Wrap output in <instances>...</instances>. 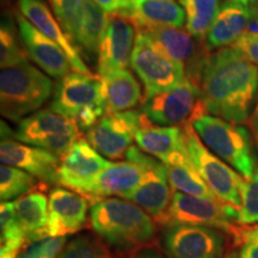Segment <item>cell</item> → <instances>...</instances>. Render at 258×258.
Returning <instances> with one entry per match:
<instances>
[{
    "label": "cell",
    "instance_id": "7",
    "mask_svg": "<svg viewBox=\"0 0 258 258\" xmlns=\"http://www.w3.org/2000/svg\"><path fill=\"white\" fill-rule=\"evenodd\" d=\"M238 209L219 200L198 198L172 191L169 209L158 225H201L219 228L233 237L238 244L241 228L237 222Z\"/></svg>",
    "mask_w": 258,
    "mask_h": 258
},
{
    "label": "cell",
    "instance_id": "26",
    "mask_svg": "<svg viewBox=\"0 0 258 258\" xmlns=\"http://www.w3.org/2000/svg\"><path fill=\"white\" fill-rule=\"evenodd\" d=\"M106 115L132 110L141 102V86L128 70L115 71L101 77Z\"/></svg>",
    "mask_w": 258,
    "mask_h": 258
},
{
    "label": "cell",
    "instance_id": "38",
    "mask_svg": "<svg viewBox=\"0 0 258 258\" xmlns=\"http://www.w3.org/2000/svg\"><path fill=\"white\" fill-rule=\"evenodd\" d=\"M253 241H258V225L253 226V227H245L241 228L239 240L238 244H247V243H253Z\"/></svg>",
    "mask_w": 258,
    "mask_h": 258
},
{
    "label": "cell",
    "instance_id": "20",
    "mask_svg": "<svg viewBox=\"0 0 258 258\" xmlns=\"http://www.w3.org/2000/svg\"><path fill=\"white\" fill-rule=\"evenodd\" d=\"M18 8L21 14L34 27H36L42 34L56 42L62 48L69 56L72 70L76 72L91 74V71L84 62L78 49L74 47V44L71 42L59 21L56 19L55 15L51 14L50 9L43 0H18Z\"/></svg>",
    "mask_w": 258,
    "mask_h": 258
},
{
    "label": "cell",
    "instance_id": "29",
    "mask_svg": "<svg viewBox=\"0 0 258 258\" xmlns=\"http://www.w3.org/2000/svg\"><path fill=\"white\" fill-rule=\"evenodd\" d=\"M185 12V28L194 37L206 41L220 11V0H179Z\"/></svg>",
    "mask_w": 258,
    "mask_h": 258
},
{
    "label": "cell",
    "instance_id": "14",
    "mask_svg": "<svg viewBox=\"0 0 258 258\" xmlns=\"http://www.w3.org/2000/svg\"><path fill=\"white\" fill-rule=\"evenodd\" d=\"M144 32L171 60L182 66L186 78L201 89L203 69L211 55L206 41L198 40L182 28H157Z\"/></svg>",
    "mask_w": 258,
    "mask_h": 258
},
{
    "label": "cell",
    "instance_id": "11",
    "mask_svg": "<svg viewBox=\"0 0 258 258\" xmlns=\"http://www.w3.org/2000/svg\"><path fill=\"white\" fill-rule=\"evenodd\" d=\"M125 158L143 169L140 184L125 200L143 208L158 224L169 209L173 191L166 167L159 159L135 146L129 148Z\"/></svg>",
    "mask_w": 258,
    "mask_h": 258
},
{
    "label": "cell",
    "instance_id": "10",
    "mask_svg": "<svg viewBox=\"0 0 258 258\" xmlns=\"http://www.w3.org/2000/svg\"><path fill=\"white\" fill-rule=\"evenodd\" d=\"M140 111L152 124L166 127H183L207 112L202 103L201 89L186 77L175 88L144 101Z\"/></svg>",
    "mask_w": 258,
    "mask_h": 258
},
{
    "label": "cell",
    "instance_id": "18",
    "mask_svg": "<svg viewBox=\"0 0 258 258\" xmlns=\"http://www.w3.org/2000/svg\"><path fill=\"white\" fill-rule=\"evenodd\" d=\"M0 160L4 165L27 171L44 185L57 184L60 157L49 151L23 144L9 135L3 137L0 144Z\"/></svg>",
    "mask_w": 258,
    "mask_h": 258
},
{
    "label": "cell",
    "instance_id": "28",
    "mask_svg": "<svg viewBox=\"0 0 258 258\" xmlns=\"http://www.w3.org/2000/svg\"><path fill=\"white\" fill-rule=\"evenodd\" d=\"M27 246V238L16 217L15 205L12 202H2V206H0V258H17Z\"/></svg>",
    "mask_w": 258,
    "mask_h": 258
},
{
    "label": "cell",
    "instance_id": "6",
    "mask_svg": "<svg viewBox=\"0 0 258 258\" xmlns=\"http://www.w3.org/2000/svg\"><path fill=\"white\" fill-rule=\"evenodd\" d=\"M189 157L200 176L221 202L240 209L246 179L202 143L191 123L183 125Z\"/></svg>",
    "mask_w": 258,
    "mask_h": 258
},
{
    "label": "cell",
    "instance_id": "42",
    "mask_svg": "<svg viewBox=\"0 0 258 258\" xmlns=\"http://www.w3.org/2000/svg\"><path fill=\"white\" fill-rule=\"evenodd\" d=\"M251 19L254 22L258 25V11H251Z\"/></svg>",
    "mask_w": 258,
    "mask_h": 258
},
{
    "label": "cell",
    "instance_id": "12",
    "mask_svg": "<svg viewBox=\"0 0 258 258\" xmlns=\"http://www.w3.org/2000/svg\"><path fill=\"white\" fill-rule=\"evenodd\" d=\"M152 124L140 110L105 115L86 132V140L106 159L125 158L140 128Z\"/></svg>",
    "mask_w": 258,
    "mask_h": 258
},
{
    "label": "cell",
    "instance_id": "15",
    "mask_svg": "<svg viewBox=\"0 0 258 258\" xmlns=\"http://www.w3.org/2000/svg\"><path fill=\"white\" fill-rule=\"evenodd\" d=\"M109 164L86 138H80L60 158L57 185L86 196L93 180Z\"/></svg>",
    "mask_w": 258,
    "mask_h": 258
},
{
    "label": "cell",
    "instance_id": "30",
    "mask_svg": "<svg viewBox=\"0 0 258 258\" xmlns=\"http://www.w3.org/2000/svg\"><path fill=\"white\" fill-rule=\"evenodd\" d=\"M54 15L76 47L79 32L88 16L90 0H48Z\"/></svg>",
    "mask_w": 258,
    "mask_h": 258
},
{
    "label": "cell",
    "instance_id": "9",
    "mask_svg": "<svg viewBox=\"0 0 258 258\" xmlns=\"http://www.w3.org/2000/svg\"><path fill=\"white\" fill-rule=\"evenodd\" d=\"M12 138L23 144L36 146L62 157L82 138L80 127L74 118L43 109L19 122Z\"/></svg>",
    "mask_w": 258,
    "mask_h": 258
},
{
    "label": "cell",
    "instance_id": "27",
    "mask_svg": "<svg viewBox=\"0 0 258 258\" xmlns=\"http://www.w3.org/2000/svg\"><path fill=\"white\" fill-rule=\"evenodd\" d=\"M135 143L140 150L160 161L166 159L171 154L186 148L183 127L146 125L138 131Z\"/></svg>",
    "mask_w": 258,
    "mask_h": 258
},
{
    "label": "cell",
    "instance_id": "3",
    "mask_svg": "<svg viewBox=\"0 0 258 258\" xmlns=\"http://www.w3.org/2000/svg\"><path fill=\"white\" fill-rule=\"evenodd\" d=\"M53 92L51 79L30 62L2 69L0 111L10 121L21 122L38 111Z\"/></svg>",
    "mask_w": 258,
    "mask_h": 258
},
{
    "label": "cell",
    "instance_id": "25",
    "mask_svg": "<svg viewBox=\"0 0 258 258\" xmlns=\"http://www.w3.org/2000/svg\"><path fill=\"white\" fill-rule=\"evenodd\" d=\"M16 217L23 230L28 245L48 237V198L36 190L23 195L14 202Z\"/></svg>",
    "mask_w": 258,
    "mask_h": 258
},
{
    "label": "cell",
    "instance_id": "40",
    "mask_svg": "<svg viewBox=\"0 0 258 258\" xmlns=\"http://www.w3.org/2000/svg\"><path fill=\"white\" fill-rule=\"evenodd\" d=\"M239 256L240 258H258V241L244 244Z\"/></svg>",
    "mask_w": 258,
    "mask_h": 258
},
{
    "label": "cell",
    "instance_id": "37",
    "mask_svg": "<svg viewBox=\"0 0 258 258\" xmlns=\"http://www.w3.org/2000/svg\"><path fill=\"white\" fill-rule=\"evenodd\" d=\"M106 14L129 15L132 11L131 0H92Z\"/></svg>",
    "mask_w": 258,
    "mask_h": 258
},
{
    "label": "cell",
    "instance_id": "13",
    "mask_svg": "<svg viewBox=\"0 0 258 258\" xmlns=\"http://www.w3.org/2000/svg\"><path fill=\"white\" fill-rule=\"evenodd\" d=\"M227 233L201 225L166 226L163 235L167 258H225Z\"/></svg>",
    "mask_w": 258,
    "mask_h": 258
},
{
    "label": "cell",
    "instance_id": "35",
    "mask_svg": "<svg viewBox=\"0 0 258 258\" xmlns=\"http://www.w3.org/2000/svg\"><path fill=\"white\" fill-rule=\"evenodd\" d=\"M67 241V237H47L28 245L17 258H56Z\"/></svg>",
    "mask_w": 258,
    "mask_h": 258
},
{
    "label": "cell",
    "instance_id": "39",
    "mask_svg": "<svg viewBox=\"0 0 258 258\" xmlns=\"http://www.w3.org/2000/svg\"><path fill=\"white\" fill-rule=\"evenodd\" d=\"M131 258H167L166 254L160 252L159 250L156 249V246L147 247V249H144L139 251L135 254H133Z\"/></svg>",
    "mask_w": 258,
    "mask_h": 258
},
{
    "label": "cell",
    "instance_id": "23",
    "mask_svg": "<svg viewBox=\"0 0 258 258\" xmlns=\"http://www.w3.org/2000/svg\"><path fill=\"white\" fill-rule=\"evenodd\" d=\"M131 17L138 31L157 28H182L185 12L175 0H131Z\"/></svg>",
    "mask_w": 258,
    "mask_h": 258
},
{
    "label": "cell",
    "instance_id": "8",
    "mask_svg": "<svg viewBox=\"0 0 258 258\" xmlns=\"http://www.w3.org/2000/svg\"><path fill=\"white\" fill-rule=\"evenodd\" d=\"M131 64L144 85L143 102L175 88L185 78L182 66L171 60L144 31L137 34Z\"/></svg>",
    "mask_w": 258,
    "mask_h": 258
},
{
    "label": "cell",
    "instance_id": "16",
    "mask_svg": "<svg viewBox=\"0 0 258 258\" xmlns=\"http://www.w3.org/2000/svg\"><path fill=\"white\" fill-rule=\"evenodd\" d=\"M137 27L128 15L108 14L104 36L98 50V76L125 70L131 60Z\"/></svg>",
    "mask_w": 258,
    "mask_h": 258
},
{
    "label": "cell",
    "instance_id": "33",
    "mask_svg": "<svg viewBox=\"0 0 258 258\" xmlns=\"http://www.w3.org/2000/svg\"><path fill=\"white\" fill-rule=\"evenodd\" d=\"M21 35H17L14 25L3 22L0 29V66L2 69L29 62V53Z\"/></svg>",
    "mask_w": 258,
    "mask_h": 258
},
{
    "label": "cell",
    "instance_id": "31",
    "mask_svg": "<svg viewBox=\"0 0 258 258\" xmlns=\"http://www.w3.org/2000/svg\"><path fill=\"white\" fill-rule=\"evenodd\" d=\"M38 186L46 185L41 183L27 171L18 167L4 165L0 166V199L2 202H10L11 200L19 199L31 191H36Z\"/></svg>",
    "mask_w": 258,
    "mask_h": 258
},
{
    "label": "cell",
    "instance_id": "43",
    "mask_svg": "<svg viewBox=\"0 0 258 258\" xmlns=\"http://www.w3.org/2000/svg\"><path fill=\"white\" fill-rule=\"evenodd\" d=\"M228 258H240L239 252H232L228 254Z\"/></svg>",
    "mask_w": 258,
    "mask_h": 258
},
{
    "label": "cell",
    "instance_id": "2",
    "mask_svg": "<svg viewBox=\"0 0 258 258\" xmlns=\"http://www.w3.org/2000/svg\"><path fill=\"white\" fill-rule=\"evenodd\" d=\"M90 225L110 249L122 258L157 244V222L143 208L120 198L91 203Z\"/></svg>",
    "mask_w": 258,
    "mask_h": 258
},
{
    "label": "cell",
    "instance_id": "1",
    "mask_svg": "<svg viewBox=\"0 0 258 258\" xmlns=\"http://www.w3.org/2000/svg\"><path fill=\"white\" fill-rule=\"evenodd\" d=\"M258 90V67L235 47L209 55L201 78L206 111L232 123L249 121Z\"/></svg>",
    "mask_w": 258,
    "mask_h": 258
},
{
    "label": "cell",
    "instance_id": "44",
    "mask_svg": "<svg viewBox=\"0 0 258 258\" xmlns=\"http://www.w3.org/2000/svg\"><path fill=\"white\" fill-rule=\"evenodd\" d=\"M225 258H228V256H227V257H225Z\"/></svg>",
    "mask_w": 258,
    "mask_h": 258
},
{
    "label": "cell",
    "instance_id": "17",
    "mask_svg": "<svg viewBox=\"0 0 258 258\" xmlns=\"http://www.w3.org/2000/svg\"><path fill=\"white\" fill-rule=\"evenodd\" d=\"M90 201L82 194L56 186L48 195V237L76 234L90 221Z\"/></svg>",
    "mask_w": 258,
    "mask_h": 258
},
{
    "label": "cell",
    "instance_id": "5",
    "mask_svg": "<svg viewBox=\"0 0 258 258\" xmlns=\"http://www.w3.org/2000/svg\"><path fill=\"white\" fill-rule=\"evenodd\" d=\"M49 109L74 118L89 131L106 115L103 82L99 76L70 72L56 83Z\"/></svg>",
    "mask_w": 258,
    "mask_h": 258
},
{
    "label": "cell",
    "instance_id": "21",
    "mask_svg": "<svg viewBox=\"0 0 258 258\" xmlns=\"http://www.w3.org/2000/svg\"><path fill=\"white\" fill-rule=\"evenodd\" d=\"M143 177V169L133 161L110 163L96 177L85 198L93 203L108 198L127 199Z\"/></svg>",
    "mask_w": 258,
    "mask_h": 258
},
{
    "label": "cell",
    "instance_id": "4",
    "mask_svg": "<svg viewBox=\"0 0 258 258\" xmlns=\"http://www.w3.org/2000/svg\"><path fill=\"white\" fill-rule=\"evenodd\" d=\"M196 133L213 153L249 180L256 171L252 140L241 125L203 112L191 122Z\"/></svg>",
    "mask_w": 258,
    "mask_h": 258
},
{
    "label": "cell",
    "instance_id": "19",
    "mask_svg": "<svg viewBox=\"0 0 258 258\" xmlns=\"http://www.w3.org/2000/svg\"><path fill=\"white\" fill-rule=\"evenodd\" d=\"M18 32L29 56L53 78H62L70 73L72 64L69 56L56 42L43 35L23 15L16 16Z\"/></svg>",
    "mask_w": 258,
    "mask_h": 258
},
{
    "label": "cell",
    "instance_id": "34",
    "mask_svg": "<svg viewBox=\"0 0 258 258\" xmlns=\"http://www.w3.org/2000/svg\"><path fill=\"white\" fill-rule=\"evenodd\" d=\"M241 207L238 209L237 222L241 226L258 224V167L253 176L245 183Z\"/></svg>",
    "mask_w": 258,
    "mask_h": 258
},
{
    "label": "cell",
    "instance_id": "41",
    "mask_svg": "<svg viewBox=\"0 0 258 258\" xmlns=\"http://www.w3.org/2000/svg\"><path fill=\"white\" fill-rule=\"evenodd\" d=\"M249 122H250L251 131H252V134H253L254 143H256V146L258 148V102L256 104V108H254V110L252 112V115H251V117L249 118Z\"/></svg>",
    "mask_w": 258,
    "mask_h": 258
},
{
    "label": "cell",
    "instance_id": "24",
    "mask_svg": "<svg viewBox=\"0 0 258 258\" xmlns=\"http://www.w3.org/2000/svg\"><path fill=\"white\" fill-rule=\"evenodd\" d=\"M161 163L166 167L167 176H169L171 188L173 191H179L203 199L219 200L200 176L199 171L196 170L190 159L188 147L171 154L166 159L161 160Z\"/></svg>",
    "mask_w": 258,
    "mask_h": 258
},
{
    "label": "cell",
    "instance_id": "32",
    "mask_svg": "<svg viewBox=\"0 0 258 258\" xmlns=\"http://www.w3.org/2000/svg\"><path fill=\"white\" fill-rule=\"evenodd\" d=\"M56 258H122L96 233H85L67 241Z\"/></svg>",
    "mask_w": 258,
    "mask_h": 258
},
{
    "label": "cell",
    "instance_id": "22",
    "mask_svg": "<svg viewBox=\"0 0 258 258\" xmlns=\"http://www.w3.org/2000/svg\"><path fill=\"white\" fill-rule=\"evenodd\" d=\"M249 9L237 0H226L209 29L206 43L209 49L232 47L249 30Z\"/></svg>",
    "mask_w": 258,
    "mask_h": 258
},
{
    "label": "cell",
    "instance_id": "36",
    "mask_svg": "<svg viewBox=\"0 0 258 258\" xmlns=\"http://www.w3.org/2000/svg\"><path fill=\"white\" fill-rule=\"evenodd\" d=\"M233 47L239 49L247 60L258 66V34L247 31Z\"/></svg>",
    "mask_w": 258,
    "mask_h": 258
}]
</instances>
